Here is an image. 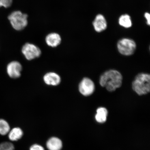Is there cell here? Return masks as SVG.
<instances>
[{
	"mask_svg": "<svg viewBox=\"0 0 150 150\" xmlns=\"http://www.w3.org/2000/svg\"><path fill=\"white\" fill-rule=\"evenodd\" d=\"M13 0H2V6L5 8H8L12 5Z\"/></svg>",
	"mask_w": 150,
	"mask_h": 150,
	"instance_id": "cell-17",
	"label": "cell"
},
{
	"mask_svg": "<svg viewBox=\"0 0 150 150\" xmlns=\"http://www.w3.org/2000/svg\"><path fill=\"white\" fill-rule=\"evenodd\" d=\"M2 0H0V7H2Z\"/></svg>",
	"mask_w": 150,
	"mask_h": 150,
	"instance_id": "cell-20",
	"label": "cell"
},
{
	"mask_svg": "<svg viewBox=\"0 0 150 150\" xmlns=\"http://www.w3.org/2000/svg\"><path fill=\"white\" fill-rule=\"evenodd\" d=\"M22 52L26 59L29 61L39 57L42 53L38 47L29 43H26L24 45L22 49Z\"/></svg>",
	"mask_w": 150,
	"mask_h": 150,
	"instance_id": "cell-5",
	"label": "cell"
},
{
	"mask_svg": "<svg viewBox=\"0 0 150 150\" xmlns=\"http://www.w3.org/2000/svg\"><path fill=\"white\" fill-rule=\"evenodd\" d=\"M132 89L139 95L147 94L150 91V76L140 74L136 76L132 84Z\"/></svg>",
	"mask_w": 150,
	"mask_h": 150,
	"instance_id": "cell-2",
	"label": "cell"
},
{
	"mask_svg": "<svg viewBox=\"0 0 150 150\" xmlns=\"http://www.w3.org/2000/svg\"><path fill=\"white\" fill-rule=\"evenodd\" d=\"M30 150H45L44 147L38 144H34L30 148Z\"/></svg>",
	"mask_w": 150,
	"mask_h": 150,
	"instance_id": "cell-18",
	"label": "cell"
},
{
	"mask_svg": "<svg viewBox=\"0 0 150 150\" xmlns=\"http://www.w3.org/2000/svg\"><path fill=\"white\" fill-rule=\"evenodd\" d=\"M117 47L118 51L122 55L130 56L132 55L135 51L136 45L132 39L124 38L119 41Z\"/></svg>",
	"mask_w": 150,
	"mask_h": 150,
	"instance_id": "cell-4",
	"label": "cell"
},
{
	"mask_svg": "<svg viewBox=\"0 0 150 150\" xmlns=\"http://www.w3.org/2000/svg\"><path fill=\"white\" fill-rule=\"evenodd\" d=\"M95 89L94 83L92 81L87 78H83L79 86L80 92L85 96H88L92 94Z\"/></svg>",
	"mask_w": 150,
	"mask_h": 150,
	"instance_id": "cell-6",
	"label": "cell"
},
{
	"mask_svg": "<svg viewBox=\"0 0 150 150\" xmlns=\"http://www.w3.org/2000/svg\"><path fill=\"white\" fill-rule=\"evenodd\" d=\"M122 79V76L119 71L110 70L101 76L99 82L100 85L108 91L112 92L121 87Z\"/></svg>",
	"mask_w": 150,
	"mask_h": 150,
	"instance_id": "cell-1",
	"label": "cell"
},
{
	"mask_svg": "<svg viewBox=\"0 0 150 150\" xmlns=\"http://www.w3.org/2000/svg\"><path fill=\"white\" fill-rule=\"evenodd\" d=\"M120 25L125 28H129L132 25L130 17L127 14L122 15L119 19Z\"/></svg>",
	"mask_w": 150,
	"mask_h": 150,
	"instance_id": "cell-14",
	"label": "cell"
},
{
	"mask_svg": "<svg viewBox=\"0 0 150 150\" xmlns=\"http://www.w3.org/2000/svg\"><path fill=\"white\" fill-rule=\"evenodd\" d=\"M43 79L45 83L48 85L57 86L61 82V78L59 75L53 72L47 73L44 75Z\"/></svg>",
	"mask_w": 150,
	"mask_h": 150,
	"instance_id": "cell-8",
	"label": "cell"
},
{
	"mask_svg": "<svg viewBox=\"0 0 150 150\" xmlns=\"http://www.w3.org/2000/svg\"><path fill=\"white\" fill-rule=\"evenodd\" d=\"M93 25L95 31L98 33L105 30L107 27L105 18L102 14L97 15L93 22Z\"/></svg>",
	"mask_w": 150,
	"mask_h": 150,
	"instance_id": "cell-9",
	"label": "cell"
},
{
	"mask_svg": "<svg viewBox=\"0 0 150 150\" xmlns=\"http://www.w3.org/2000/svg\"><path fill=\"white\" fill-rule=\"evenodd\" d=\"M62 41L61 37L57 33H52L49 34L47 35L45 41L48 46L52 47H56L61 44Z\"/></svg>",
	"mask_w": 150,
	"mask_h": 150,
	"instance_id": "cell-10",
	"label": "cell"
},
{
	"mask_svg": "<svg viewBox=\"0 0 150 150\" xmlns=\"http://www.w3.org/2000/svg\"><path fill=\"white\" fill-rule=\"evenodd\" d=\"M28 16L21 11H14L9 15L8 20L12 27L17 31H21L25 29L28 24Z\"/></svg>",
	"mask_w": 150,
	"mask_h": 150,
	"instance_id": "cell-3",
	"label": "cell"
},
{
	"mask_svg": "<svg viewBox=\"0 0 150 150\" xmlns=\"http://www.w3.org/2000/svg\"><path fill=\"white\" fill-rule=\"evenodd\" d=\"M145 17L147 20V24L149 25L150 24V15L149 13H146L145 14Z\"/></svg>",
	"mask_w": 150,
	"mask_h": 150,
	"instance_id": "cell-19",
	"label": "cell"
},
{
	"mask_svg": "<svg viewBox=\"0 0 150 150\" xmlns=\"http://www.w3.org/2000/svg\"><path fill=\"white\" fill-rule=\"evenodd\" d=\"M23 131L19 127H15L9 131L8 138L12 141H16L21 139L23 136Z\"/></svg>",
	"mask_w": 150,
	"mask_h": 150,
	"instance_id": "cell-13",
	"label": "cell"
},
{
	"mask_svg": "<svg viewBox=\"0 0 150 150\" xmlns=\"http://www.w3.org/2000/svg\"><path fill=\"white\" fill-rule=\"evenodd\" d=\"M10 130L9 124L5 120L0 119V134L5 136L8 134Z\"/></svg>",
	"mask_w": 150,
	"mask_h": 150,
	"instance_id": "cell-15",
	"label": "cell"
},
{
	"mask_svg": "<svg viewBox=\"0 0 150 150\" xmlns=\"http://www.w3.org/2000/svg\"><path fill=\"white\" fill-rule=\"evenodd\" d=\"M108 114V110L105 108L100 107L96 110V114L95 116L96 120L99 123L105 122Z\"/></svg>",
	"mask_w": 150,
	"mask_h": 150,
	"instance_id": "cell-12",
	"label": "cell"
},
{
	"mask_svg": "<svg viewBox=\"0 0 150 150\" xmlns=\"http://www.w3.org/2000/svg\"><path fill=\"white\" fill-rule=\"evenodd\" d=\"M14 146L12 143L4 142L0 144V150H14Z\"/></svg>",
	"mask_w": 150,
	"mask_h": 150,
	"instance_id": "cell-16",
	"label": "cell"
},
{
	"mask_svg": "<svg viewBox=\"0 0 150 150\" xmlns=\"http://www.w3.org/2000/svg\"><path fill=\"white\" fill-rule=\"evenodd\" d=\"M22 66L19 62L13 61L9 63L7 67V72L10 77L16 79L21 76Z\"/></svg>",
	"mask_w": 150,
	"mask_h": 150,
	"instance_id": "cell-7",
	"label": "cell"
},
{
	"mask_svg": "<svg viewBox=\"0 0 150 150\" xmlns=\"http://www.w3.org/2000/svg\"><path fill=\"white\" fill-rule=\"evenodd\" d=\"M46 146L49 150H61L63 146L62 142L59 138L52 137L47 141Z\"/></svg>",
	"mask_w": 150,
	"mask_h": 150,
	"instance_id": "cell-11",
	"label": "cell"
}]
</instances>
